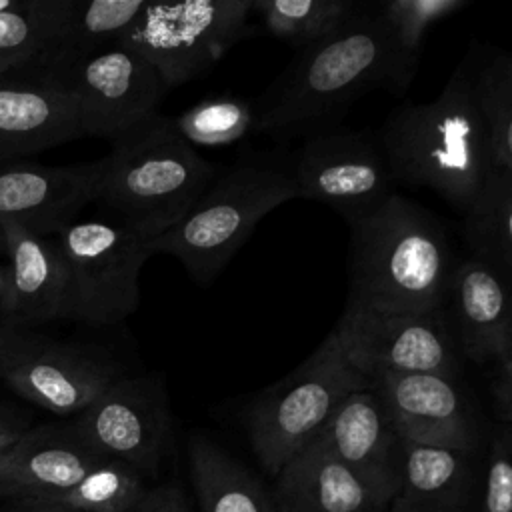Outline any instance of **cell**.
I'll list each match as a JSON object with an SVG mask.
<instances>
[{
	"mask_svg": "<svg viewBox=\"0 0 512 512\" xmlns=\"http://www.w3.org/2000/svg\"><path fill=\"white\" fill-rule=\"evenodd\" d=\"M416 70L394 50L374 8L358 4L346 24L300 48L252 106L254 130L296 134L336 120L372 88L406 90Z\"/></svg>",
	"mask_w": 512,
	"mask_h": 512,
	"instance_id": "cell-1",
	"label": "cell"
},
{
	"mask_svg": "<svg viewBox=\"0 0 512 512\" xmlns=\"http://www.w3.org/2000/svg\"><path fill=\"white\" fill-rule=\"evenodd\" d=\"M452 270L442 220L398 192L350 224L346 304L382 314L444 312Z\"/></svg>",
	"mask_w": 512,
	"mask_h": 512,
	"instance_id": "cell-2",
	"label": "cell"
},
{
	"mask_svg": "<svg viewBox=\"0 0 512 512\" xmlns=\"http://www.w3.org/2000/svg\"><path fill=\"white\" fill-rule=\"evenodd\" d=\"M376 138L394 182L430 188L460 212L492 170L468 62L454 68L434 100L398 106Z\"/></svg>",
	"mask_w": 512,
	"mask_h": 512,
	"instance_id": "cell-3",
	"label": "cell"
},
{
	"mask_svg": "<svg viewBox=\"0 0 512 512\" xmlns=\"http://www.w3.org/2000/svg\"><path fill=\"white\" fill-rule=\"evenodd\" d=\"M110 144L94 202L148 242L178 224L216 176L160 112Z\"/></svg>",
	"mask_w": 512,
	"mask_h": 512,
	"instance_id": "cell-4",
	"label": "cell"
},
{
	"mask_svg": "<svg viewBox=\"0 0 512 512\" xmlns=\"http://www.w3.org/2000/svg\"><path fill=\"white\" fill-rule=\"evenodd\" d=\"M292 198L296 186L290 172L256 162L238 164L214 176L184 218L148 242L150 254L176 258L204 286L220 274L258 222Z\"/></svg>",
	"mask_w": 512,
	"mask_h": 512,
	"instance_id": "cell-5",
	"label": "cell"
},
{
	"mask_svg": "<svg viewBox=\"0 0 512 512\" xmlns=\"http://www.w3.org/2000/svg\"><path fill=\"white\" fill-rule=\"evenodd\" d=\"M366 386L368 378L344 358L330 332L302 364L266 388L246 412L250 442L264 470L276 476L314 440L336 406L350 392Z\"/></svg>",
	"mask_w": 512,
	"mask_h": 512,
	"instance_id": "cell-6",
	"label": "cell"
},
{
	"mask_svg": "<svg viewBox=\"0 0 512 512\" xmlns=\"http://www.w3.org/2000/svg\"><path fill=\"white\" fill-rule=\"evenodd\" d=\"M66 268V320L114 326L140 304L148 240L120 222H72L56 234Z\"/></svg>",
	"mask_w": 512,
	"mask_h": 512,
	"instance_id": "cell-7",
	"label": "cell"
},
{
	"mask_svg": "<svg viewBox=\"0 0 512 512\" xmlns=\"http://www.w3.org/2000/svg\"><path fill=\"white\" fill-rule=\"evenodd\" d=\"M254 0H192L148 4L118 38L142 56L166 90L182 86L210 70L250 32Z\"/></svg>",
	"mask_w": 512,
	"mask_h": 512,
	"instance_id": "cell-8",
	"label": "cell"
},
{
	"mask_svg": "<svg viewBox=\"0 0 512 512\" xmlns=\"http://www.w3.org/2000/svg\"><path fill=\"white\" fill-rule=\"evenodd\" d=\"M120 376L118 364L90 348L0 324V380L48 412L76 416Z\"/></svg>",
	"mask_w": 512,
	"mask_h": 512,
	"instance_id": "cell-9",
	"label": "cell"
},
{
	"mask_svg": "<svg viewBox=\"0 0 512 512\" xmlns=\"http://www.w3.org/2000/svg\"><path fill=\"white\" fill-rule=\"evenodd\" d=\"M332 332L344 358L366 378L380 372L456 378L460 372L448 310L382 314L346 304Z\"/></svg>",
	"mask_w": 512,
	"mask_h": 512,
	"instance_id": "cell-10",
	"label": "cell"
},
{
	"mask_svg": "<svg viewBox=\"0 0 512 512\" xmlns=\"http://www.w3.org/2000/svg\"><path fill=\"white\" fill-rule=\"evenodd\" d=\"M290 176L296 198L330 206L348 226L396 194L378 138L368 130H318L298 150Z\"/></svg>",
	"mask_w": 512,
	"mask_h": 512,
	"instance_id": "cell-11",
	"label": "cell"
},
{
	"mask_svg": "<svg viewBox=\"0 0 512 512\" xmlns=\"http://www.w3.org/2000/svg\"><path fill=\"white\" fill-rule=\"evenodd\" d=\"M28 74H40L64 86L74 100L82 134L110 142L152 118L166 94L154 68L118 44L66 68Z\"/></svg>",
	"mask_w": 512,
	"mask_h": 512,
	"instance_id": "cell-12",
	"label": "cell"
},
{
	"mask_svg": "<svg viewBox=\"0 0 512 512\" xmlns=\"http://www.w3.org/2000/svg\"><path fill=\"white\" fill-rule=\"evenodd\" d=\"M102 458L156 474L172 434L170 404L158 372L116 378L70 422Z\"/></svg>",
	"mask_w": 512,
	"mask_h": 512,
	"instance_id": "cell-13",
	"label": "cell"
},
{
	"mask_svg": "<svg viewBox=\"0 0 512 512\" xmlns=\"http://www.w3.org/2000/svg\"><path fill=\"white\" fill-rule=\"evenodd\" d=\"M400 442L446 446L472 454L478 428L456 378L380 372L368 378Z\"/></svg>",
	"mask_w": 512,
	"mask_h": 512,
	"instance_id": "cell-14",
	"label": "cell"
},
{
	"mask_svg": "<svg viewBox=\"0 0 512 512\" xmlns=\"http://www.w3.org/2000/svg\"><path fill=\"white\" fill-rule=\"evenodd\" d=\"M98 174L100 160L70 166L0 162V226L16 224L36 236H56L94 202Z\"/></svg>",
	"mask_w": 512,
	"mask_h": 512,
	"instance_id": "cell-15",
	"label": "cell"
},
{
	"mask_svg": "<svg viewBox=\"0 0 512 512\" xmlns=\"http://www.w3.org/2000/svg\"><path fill=\"white\" fill-rule=\"evenodd\" d=\"M104 460L72 424L28 428L0 450V500H58Z\"/></svg>",
	"mask_w": 512,
	"mask_h": 512,
	"instance_id": "cell-16",
	"label": "cell"
},
{
	"mask_svg": "<svg viewBox=\"0 0 512 512\" xmlns=\"http://www.w3.org/2000/svg\"><path fill=\"white\" fill-rule=\"evenodd\" d=\"M398 480L356 470L308 444L276 474L278 512H384Z\"/></svg>",
	"mask_w": 512,
	"mask_h": 512,
	"instance_id": "cell-17",
	"label": "cell"
},
{
	"mask_svg": "<svg viewBox=\"0 0 512 512\" xmlns=\"http://www.w3.org/2000/svg\"><path fill=\"white\" fill-rule=\"evenodd\" d=\"M0 250L8 256L0 324L34 330L52 320H66V268L56 238L2 224Z\"/></svg>",
	"mask_w": 512,
	"mask_h": 512,
	"instance_id": "cell-18",
	"label": "cell"
},
{
	"mask_svg": "<svg viewBox=\"0 0 512 512\" xmlns=\"http://www.w3.org/2000/svg\"><path fill=\"white\" fill-rule=\"evenodd\" d=\"M82 136L74 100L64 86L40 74L0 78V162Z\"/></svg>",
	"mask_w": 512,
	"mask_h": 512,
	"instance_id": "cell-19",
	"label": "cell"
},
{
	"mask_svg": "<svg viewBox=\"0 0 512 512\" xmlns=\"http://www.w3.org/2000/svg\"><path fill=\"white\" fill-rule=\"evenodd\" d=\"M448 304L458 352L474 364L496 362L512 352L508 276L476 258L454 264Z\"/></svg>",
	"mask_w": 512,
	"mask_h": 512,
	"instance_id": "cell-20",
	"label": "cell"
},
{
	"mask_svg": "<svg viewBox=\"0 0 512 512\" xmlns=\"http://www.w3.org/2000/svg\"><path fill=\"white\" fill-rule=\"evenodd\" d=\"M310 444L356 470L398 480L400 440L370 386L350 392Z\"/></svg>",
	"mask_w": 512,
	"mask_h": 512,
	"instance_id": "cell-21",
	"label": "cell"
},
{
	"mask_svg": "<svg viewBox=\"0 0 512 512\" xmlns=\"http://www.w3.org/2000/svg\"><path fill=\"white\" fill-rule=\"evenodd\" d=\"M470 454L446 446L400 442L398 490L390 512H466Z\"/></svg>",
	"mask_w": 512,
	"mask_h": 512,
	"instance_id": "cell-22",
	"label": "cell"
},
{
	"mask_svg": "<svg viewBox=\"0 0 512 512\" xmlns=\"http://www.w3.org/2000/svg\"><path fill=\"white\" fill-rule=\"evenodd\" d=\"M50 46L32 72H52L92 56L112 44L144 10L142 0H44Z\"/></svg>",
	"mask_w": 512,
	"mask_h": 512,
	"instance_id": "cell-23",
	"label": "cell"
},
{
	"mask_svg": "<svg viewBox=\"0 0 512 512\" xmlns=\"http://www.w3.org/2000/svg\"><path fill=\"white\" fill-rule=\"evenodd\" d=\"M188 458L202 512H276L256 478L208 438L194 436Z\"/></svg>",
	"mask_w": 512,
	"mask_h": 512,
	"instance_id": "cell-24",
	"label": "cell"
},
{
	"mask_svg": "<svg viewBox=\"0 0 512 512\" xmlns=\"http://www.w3.org/2000/svg\"><path fill=\"white\" fill-rule=\"evenodd\" d=\"M462 214V238L470 258L486 262L510 276L512 174L490 170Z\"/></svg>",
	"mask_w": 512,
	"mask_h": 512,
	"instance_id": "cell-25",
	"label": "cell"
},
{
	"mask_svg": "<svg viewBox=\"0 0 512 512\" xmlns=\"http://www.w3.org/2000/svg\"><path fill=\"white\" fill-rule=\"evenodd\" d=\"M470 84L490 166L512 174V54L496 52L478 70L470 68Z\"/></svg>",
	"mask_w": 512,
	"mask_h": 512,
	"instance_id": "cell-26",
	"label": "cell"
},
{
	"mask_svg": "<svg viewBox=\"0 0 512 512\" xmlns=\"http://www.w3.org/2000/svg\"><path fill=\"white\" fill-rule=\"evenodd\" d=\"M356 8L352 0H254V12L266 32L290 42L296 50L336 32Z\"/></svg>",
	"mask_w": 512,
	"mask_h": 512,
	"instance_id": "cell-27",
	"label": "cell"
},
{
	"mask_svg": "<svg viewBox=\"0 0 512 512\" xmlns=\"http://www.w3.org/2000/svg\"><path fill=\"white\" fill-rule=\"evenodd\" d=\"M172 122L190 146H228L254 130V110L242 98L220 94L186 108Z\"/></svg>",
	"mask_w": 512,
	"mask_h": 512,
	"instance_id": "cell-28",
	"label": "cell"
},
{
	"mask_svg": "<svg viewBox=\"0 0 512 512\" xmlns=\"http://www.w3.org/2000/svg\"><path fill=\"white\" fill-rule=\"evenodd\" d=\"M146 490L144 474L124 462L106 458L54 502L84 512H130Z\"/></svg>",
	"mask_w": 512,
	"mask_h": 512,
	"instance_id": "cell-29",
	"label": "cell"
},
{
	"mask_svg": "<svg viewBox=\"0 0 512 512\" xmlns=\"http://www.w3.org/2000/svg\"><path fill=\"white\" fill-rule=\"evenodd\" d=\"M50 46L44 0H22L16 10L0 14V78L36 70Z\"/></svg>",
	"mask_w": 512,
	"mask_h": 512,
	"instance_id": "cell-30",
	"label": "cell"
},
{
	"mask_svg": "<svg viewBox=\"0 0 512 512\" xmlns=\"http://www.w3.org/2000/svg\"><path fill=\"white\" fill-rule=\"evenodd\" d=\"M466 4L468 0H386L374 10L398 56L416 70L428 30Z\"/></svg>",
	"mask_w": 512,
	"mask_h": 512,
	"instance_id": "cell-31",
	"label": "cell"
},
{
	"mask_svg": "<svg viewBox=\"0 0 512 512\" xmlns=\"http://www.w3.org/2000/svg\"><path fill=\"white\" fill-rule=\"evenodd\" d=\"M480 512H512V428L498 424L488 446Z\"/></svg>",
	"mask_w": 512,
	"mask_h": 512,
	"instance_id": "cell-32",
	"label": "cell"
},
{
	"mask_svg": "<svg viewBox=\"0 0 512 512\" xmlns=\"http://www.w3.org/2000/svg\"><path fill=\"white\" fill-rule=\"evenodd\" d=\"M494 414L500 424H512V352L502 354L494 362V378L490 384Z\"/></svg>",
	"mask_w": 512,
	"mask_h": 512,
	"instance_id": "cell-33",
	"label": "cell"
},
{
	"mask_svg": "<svg viewBox=\"0 0 512 512\" xmlns=\"http://www.w3.org/2000/svg\"><path fill=\"white\" fill-rule=\"evenodd\" d=\"M130 512H190L184 492L174 484L148 488Z\"/></svg>",
	"mask_w": 512,
	"mask_h": 512,
	"instance_id": "cell-34",
	"label": "cell"
},
{
	"mask_svg": "<svg viewBox=\"0 0 512 512\" xmlns=\"http://www.w3.org/2000/svg\"><path fill=\"white\" fill-rule=\"evenodd\" d=\"M28 430V416L10 404L0 402V450L8 448L22 432Z\"/></svg>",
	"mask_w": 512,
	"mask_h": 512,
	"instance_id": "cell-35",
	"label": "cell"
},
{
	"mask_svg": "<svg viewBox=\"0 0 512 512\" xmlns=\"http://www.w3.org/2000/svg\"><path fill=\"white\" fill-rule=\"evenodd\" d=\"M0 512H84L54 500H8Z\"/></svg>",
	"mask_w": 512,
	"mask_h": 512,
	"instance_id": "cell-36",
	"label": "cell"
},
{
	"mask_svg": "<svg viewBox=\"0 0 512 512\" xmlns=\"http://www.w3.org/2000/svg\"><path fill=\"white\" fill-rule=\"evenodd\" d=\"M22 4V0H0V14L16 10Z\"/></svg>",
	"mask_w": 512,
	"mask_h": 512,
	"instance_id": "cell-37",
	"label": "cell"
},
{
	"mask_svg": "<svg viewBox=\"0 0 512 512\" xmlns=\"http://www.w3.org/2000/svg\"><path fill=\"white\" fill-rule=\"evenodd\" d=\"M4 282H6V268L0 264V302H2V292H4Z\"/></svg>",
	"mask_w": 512,
	"mask_h": 512,
	"instance_id": "cell-38",
	"label": "cell"
}]
</instances>
